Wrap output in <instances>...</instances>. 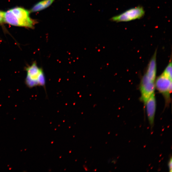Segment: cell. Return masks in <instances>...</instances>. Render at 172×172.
<instances>
[{
    "label": "cell",
    "mask_w": 172,
    "mask_h": 172,
    "mask_svg": "<svg viewBox=\"0 0 172 172\" xmlns=\"http://www.w3.org/2000/svg\"><path fill=\"white\" fill-rule=\"evenodd\" d=\"M4 22L18 27L30 28L34 27L37 21L31 19L30 12L23 8L16 7L5 12Z\"/></svg>",
    "instance_id": "obj_1"
},
{
    "label": "cell",
    "mask_w": 172,
    "mask_h": 172,
    "mask_svg": "<svg viewBox=\"0 0 172 172\" xmlns=\"http://www.w3.org/2000/svg\"><path fill=\"white\" fill-rule=\"evenodd\" d=\"M27 75L25 79V85L29 88L41 86L45 87L46 84L45 76L42 68L39 67L35 61L25 68Z\"/></svg>",
    "instance_id": "obj_2"
},
{
    "label": "cell",
    "mask_w": 172,
    "mask_h": 172,
    "mask_svg": "<svg viewBox=\"0 0 172 172\" xmlns=\"http://www.w3.org/2000/svg\"><path fill=\"white\" fill-rule=\"evenodd\" d=\"M145 14V11L143 7L138 6L113 16L110 20L111 21L116 23L127 22L141 19L144 16Z\"/></svg>",
    "instance_id": "obj_3"
},
{
    "label": "cell",
    "mask_w": 172,
    "mask_h": 172,
    "mask_svg": "<svg viewBox=\"0 0 172 172\" xmlns=\"http://www.w3.org/2000/svg\"><path fill=\"white\" fill-rule=\"evenodd\" d=\"M155 85L156 88L164 97L166 105H169L171 101L172 80L162 74L156 79Z\"/></svg>",
    "instance_id": "obj_4"
},
{
    "label": "cell",
    "mask_w": 172,
    "mask_h": 172,
    "mask_svg": "<svg viewBox=\"0 0 172 172\" xmlns=\"http://www.w3.org/2000/svg\"><path fill=\"white\" fill-rule=\"evenodd\" d=\"M155 82L145 74L142 77L139 87L141 94L140 99L144 106L149 97L155 93Z\"/></svg>",
    "instance_id": "obj_5"
},
{
    "label": "cell",
    "mask_w": 172,
    "mask_h": 172,
    "mask_svg": "<svg viewBox=\"0 0 172 172\" xmlns=\"http://www.w3.org/2000/svg\"><path fill=\"white\" fill-rule=\"evenodd\" d=\"M147 115L150 125L152 127L154 124L156 104L155 93L149 97L145 105Z\"/></svg>",
    "instance_id": "obj_6"
},
{
    "label": "cell",
    "mask_w": 172,
    "mask_h": 172,
    "mask_svg": "<svg viewBox=\"0 0 172 172\" xmlns=\"http://www.w3.org/2000/svg\"><path fill=\"white\" fill-rule=\"evenodd\" d=\"M157 50L154 54L148 64L145 74L153 81H155L157 73Z\"/></svg>",
    "instance_id": "obj_7"
},
{
    "label": "cell",
    "mask_w": 172,
    "mask_h": 172,
    "mask_svg": "<svg viewBox=\"0 0 172 172\" xmlns=\"http://www.w3.org/2000/svg\"><path fill=\"white\" fill-rule=\"evenodd\" d=\"M56 0H43L37 3L31 10L32 12H37L49 8Z\"/></svg>",
    "instance_id": "obj_8"
},
{
    "label": "cell",
    "mask_w": 172,
    "mask_h": 172,
    "mask_svg": "<svg viewBox=\"0 0 172 172\" xmlns=\"http://www.w3.org/2000/svg\"><path fill=\"white\" fill-rule=\"evenodd\" d=\"M172 67L171 57L170 60L169 64H168L166 67L162 74L168 77L169 79L172 80Z\"/></svg>",
    "instance_id": "obj_9"
},
{
    "label": "cell",
    "mask_w": 172,
    "mask_h": 172,
    "mask_svg": "<svg viewBox=\"0 0 172 172\" xmlns=\"http://www.w3.org/2000/svg\"><path fill=\"white\" fill-rule=\"evenodd\" d=\"M4 12L0 11V23H2L4 22Z\"/></svg>",
    "instance_id": "obj_10"
},
{
    "label": "cell",
    "mask_w": 172,
    "mask_h": 172,
    "mask_svg": "<svg viewBox=\"0 0 172 172\" xmlns=\"http://www.w3.org/2000/svg\"><path fill=\"white\" fill-rule=\"evenodd\" d=\"M168 166L169 167V170L170 172H172V158L171 157L170 159L168 164Z\"/></svg>",
    "instance_id": "obj_11"
}]
</instances>
